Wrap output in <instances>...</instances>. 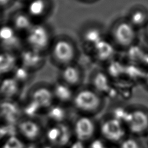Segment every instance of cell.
Instances as JSON below:
<instances>
[{"instance_id": "1", "label": "cell", "mask_w": 148, "mask_h": 148, "mask_svg": "<svg viewBox=\"0 0 148 148\" xmlns=\"http://www.w3.org/2000/svg\"><path fill=\"white\" fill-rule=\"evenodd\" d=\"M50 61L59 68L77 62L79 49L71 38L61 35L55 36L47 53Z\"/></svg>"}, {"instance_id": "2", "label": "cell", "mask_w": 148, "mask_h": 148, "mask_svg": "<svg viewBox=\"0 0 148 148\" xmlns=\"http://www.w3.org/2000/svg\"><path fill=\"white\" fill-rule=\"evenodd\" d=\"M108 38L117 50H127L137 44L138 30L123 17L117 19L112 24Z\"/></svg>"}, {"instance_id": "3", "label": "cell", "mask_w": 148, "mask_h": 148, "mask_svg": "<svg viewBox=\"0 0 148 148\" xmlns=\"http://www.w3.org/2000/svg\"><path fill=\"white\" fill-rule=\"evenodd\" d=\"M54 36L45 22L35 23L23 36L24 47L47 55Z\"/></svg>"}, {"instance_id": "4", "label": "cell", "mask_w": 148, "mask_h": 148, "mask_svg": "<svg viewBox=\"0 0 148 148\" xmlns=\"http://www.w3.org/2000/svg\"><path fill=\"white\" fill-rule=\"evenodd\" d=\"M72 103L79 111L88 114L100 109L103 98L102 95L91 86L82 87L75 91Z\"/></svg>"}, {"instance_id": "5", "label": "cell", "mask_w": 148, "mask_h": 148, "mask_svg": "<svg viewBox=\"0 0 148 148\" xmlns=\"http://www.w3.org/2000/svg\"><path fill=\"white\" fill-rule=\"evenodd\" d=\"M24 47L23 38L6 21L0 24V50L17 54Z\"/></svg>"}, {"instance_id": "6", "label": "cell", "mask_w": 148, "mask_h": 148, "mask_svg": "<svg viewBox=\"0 0 148 148\" xmlns=\"http://www.w3.org/2000/svg\"><path fill=\"white\" fill-rule=\"evenodd\" d=\"M124 125L127 130L134 135H141L147 134L148 131V112L141 108L129 110Z\"/></svg>"}, {"instance_id": "7", "label": "cell", "mask_w": 148, "mask_h": 148, "mask_svg": "<svg viewBox=\"0 0 148 148\" xmlns=\"http://www.w3.org/2000/svg\"><path fill=\"white\" fill-rule=\"evenodd\" d=\"M51 0H29L22 7L35 23L45 22L53 10Z\"/></svg>"}, {"instance_id": "8", "label": "cell", "mask_w": 148, "mask_h": 148, "mask_svg": "<svg viewBox=\"0 0 148 148\" xmlns=\"http://www.w3.org/2000/svg\"><path fill=\"white\" fill-rule=\"evenodd\" d=\"M46 54L24 47L18 53V64L35 73L46 62Z\"/></svg>"}, {"instance_id": "9", "label": "cell", "mask_w": 148, "mask_h": 148, "mask_svg": "<svg viewBox=\"0 0 148 148\" xmlns=\"http://www.w3.org/2000/svg\"><path fill=\"white\" fill-rule=\"evenodd\" d=\"M99 129L103 138L113 143L120 142L125 138L127 132L125 125L113 117L104 120Z\"/></svg>"}, {"instance_id": "10", "label": "cell", "mask_w": 148, "mask_h": 148, "mask_svg": "<svg viewBox=\"0 0 148 148\" xmlns=\"http://www.w3.org/2000/svg\"><path fill=\"white\" fill-rule=\"evenodd\" d=\"M28 99L34 102L40 109H48L55 101L51 86L37 84L31 87L28 92Z\"/></svg>"}, {"instance_id": "11", "label": "cell", "mask_w": 148, "mask_h": 148, "mask_svg": "<svg viewBox=\"0 0 148 148\" xmlns=\"http://www.w3.org/2000/svg\"><path fill=\"white\" fill-rule=\"evenodd\" d=\"M117 50L113 43L106 37L91 49L90 54L94 61L107 64L114 59Z\"/></svg>"}, {"instance_id": "12", "label": "cell", "mask_w": 148, "mask_h": 148, "mask_svg": "<svg viewBox=\"0 0 148 148\" xmlns=\"http://www.w3.org/2000/svg\"><path fill=\"white\" fill-rule=\"evenodd\" d=\"M6 21L23 37L35 23L22 6L13 10Z\"/></svg>"}, {"instance_id": "13", "label": "cell", "mask_w": 148, "mask_h": 148, "mask_svg": "<svg viewBox=\"0 0 148 148\" xmlns=\"http://www.w3.org/2000/svg\"><path fill=\"white\" fill-rule=\"evenodd\" d=\"M84 73L80 66L73 63L60 68L59 79L73 88H79L83 83Z\"/></svg>"}, {"instance_id": "14", "label": "cell", "mask_w": 148, "mask_h": 148, "mask_svg": "<svg viewBox=\"0 0 148 148\" xmlns=\"http://www.w3.org/2000/svg\"><path fill=\"white\" fill-rule=\"evenodd\" d=\"M23 87L12 74L0 76V99L17 101Z\"/></svg>"}, {"instance_id": "15", "label": "cell", "mask_w": 148, "mask_h": 148, "mask_svg": "<svg viewBox=\"0 0 148 148\" xmlns=\"http://www.w3.org/2000/svg\"><path fill=\"white\" fill-rule=\"evenodd\" d=\"M72 130L76 140L84 142L94 136L96 131V125L90 117L84 115L76 119Z\"/></svg>"}, {"instance_id": "16", "label": "cell", "mask_w": 148, "mask_h": 148, "mask_svg": "<svg viewBox=\"0 0 148 148\" xmlns=\"http://www.w3.org/2000/svg\"><path fill=\"white\" fill-rule=\"evenodd\" d=\"M16 127L18 135L24 140L34 142L42 134L40 125L37 121L30 118L20 119Z\"/></svg>"}, {"instance_id": "17", "label": "cell", "mask_w": 148, "mask_h": 148, "mask_svg": "<svg viewBox=\"0 0 148 148\" xmlns=\"http://www.w3.org/2000/svg\"><path fill=\"white\" fill-rule=\"evenodd\" d=\"M106 35L103 29L98 25H88L81 32L80 39L84 47L90 51L100 41L105 38Z\"/></svg>"}, {"instance_id": "18", "label": "cell", "mask_w": 148, "mask_h": 148, "mask_svg": "<svg viewBox=\"0 0 148 148\" xmlns=\"http://www.w3.org/2000/svg\"><path fill=\"white\" fill-rule=\"evenodd\" d=\"M125 18L139 31L148 24V10L142 5H136L129 10Z\"/></svg>"}, {"instance_id": "19", "label": "cell", "mask_w": 148, "mask_h": 148, "mask_svg": "<svg viewBox=\"0 0 148 148\" xmlns=\"http://www.w3.org/2000/svg\"><path fill=\"white\" fill-rule=\"evenodd\" d=\"M54 98L61 103L72 102L75 89L66 83L58 80L51 86Z\"/></svg>"}, {"instance_id": "20", "label": "cell", "mask_w": 148, "mask_h": 148, "mask_svg": "<svg viewBox=\"0 0 148 148\" xmlns=\"http://www.w3.org/2000/svg\"><path fill=\"white\" fill-rule=\"evenodd\" d=\"M18 64L17 54L0 50V76L12 74Z\"/></svg>"}, {"instance_id": "21", "label": "cell", "mask_w": 148, "mask_h": 148, "mask_svg": "<svg viewBox=\"0 0 148 148\" xmlns=\"http://www.w3.org/2000/svg\"><path fill=\"white\" fill-rule=\"evenodd\" d=\"M110 78L105 72L99 71L94 73L92 77V85L90 86L101 94L110 88Z\"/></svg>"}, {"instance_id": "22", "label": "cell", "mask_w": 148, "mask_h": 148, "mask_svg": "<svg viewBox=\"0 0 148 148\" xmlns=\"http://www.w3.org/2000/svg\"><path fill=\"white\" fill-rule=\"evenodd\" d=\"M34 73L18 64L12 73L14 79L23 87L28 84L34 78Z\"/></svg>"}, {"instance_id": "23", "label": "cell", "mask_w": 148, "mask_h": 148, "mask_svg": "<svg viewBox=\"0 0 148 148\" xmlns=\"http://www.w3.org/2000/svg\"><path fill=\"white\" fill-rule=\"evenodd\" d=\"M108 72H105L110 79H113L115 77H119L123 75H124L125 66L120 63L118 61H116L114 59L108 63L107 64Z\"/></svg>"}, {"instance_id": "24", "label": "cell", "mask_w": 148, "mask_h": 148, "mask_svg": "<svg viewBox=\"0 0 148 148\" xmlns=\"http://www.w3.org/2000/svg\"><path fill=\"white\" fill-rule=\"evenodd\" d=\"M47 110L49 117L56 124L62 123L66 117L65 110L61 105L53 104Z\"/></svg>"}, {"instance_id": "25", "label": "cell", "mask_w": 148, "mask_h": 148, "mask_svg": "<svg viewBox=\"0 0 148 148\" xmlns=\"http://www.w3.org/2000/svg\"><path fill=\"white\" fill-rule=\"evenodd\" d=\"M25 146L24 140L18 135H15L6 136L0 145L1 148H25Z\"/></svg>"}, {"instance_id": "26", "label": "cell", "mask_w": 148, "mask_h": 148, "mask_svg": "<svg viewBox=\"0 0 148 148\" xmlns=\"http://www.w3.org/2000/svg\"><path fill=\"white\" fill-rule=\"evenodd\" d=\"M61 135V130L59 123L53 125L47 130L46 136L47 140L52 145L57 146Z\"/></svg>"}, {"instance_id": "27", "label": "cell", "mask_w": 148, "mask_h": 148, "mask_svg": "<svg viewBox=\"0 0 148 148\" xmlns=\"http://www.w3.org/2000/svg\"><path fill=\"white\" fill-rule=\"evenodd\" d=\"M128 113L129 110H127L126 109L123 107H117L114 110L112 117L118 120L124 124Z\"/></svg>"}, {"instance_id": "28", "label": "cell", "mask_w": 148, "mask_h": 148, "mask_svg": "<svg viewBox=\"0 0 148 148\" xmlns=\"http://www.w3.org/2000/svg\"><path fill=\"white\" fill-rule=\"evenodd\" d=\"M120 148H141V146L136 139L125 138L120 142Z\"/></svg>"}, {"instance_id": "29", "label": "cell", "mask_w": 148, "mask_h": 148, "mask_svg": "<svg viewBox=\"0 0 148 148\" xmlns=\"http://www.w3.org/2000/svg\"><path fill=\"white\" fill-rule=\"evenodd\" d=\"M17 0H0V10L5 12L6 10L11 8Z\"/></svg>"}, {"instance_id": "30", "label": "cell", "mask_w": 148, "mask_h": 148, "mask_svg": "<svg viewBox=\"0 0 148 148\" xmlns=\"http://www.w3.org/2000/svg\"><path fill=\"white\" fill-rule=\"evenodd\" d=\"M106 146L103 142L101 140L95 139L90 144V148H104Z\"/></svg>"}, {"instance_id": "31", "label": "cell", "mask_w": 148, "mask_h": 148, "mask_svg": "<svg viewBox=\"0 0 148 148\" xmlns=\"http://www.w3.org/2000/svg\"><path fill=\"white\" fill-rule=\"evenodd\" d=\"M70 148H86L83 142L76 140L75 142L71 143Z\"/></svg>"}, {"instance_id": "32", "label": "cell", "mask_w": 148, "mask_h": 148, "mask_svg": "<svg viewBox=\"0 0 148 148\" xmlns=\"http://www.w3.org/2000/svg\"><path fill=\"white\" fill-rule=\"evenodd\" d=\"M143 82L144 83V85H145L146 88L148 90V68L146 69L145 78H144Z\"/></svg>"}, {"instance_id": "33", "label": "cell", "mask_w": 148, "mask_h": 148, "mask_svg": "<svg viewBox=\"0 0 148 148\" xmlns=\"http://www.w3.org/2000/svg\"><path fill=\"white\" fill-rule=\"evenodd\" d=\"M4 18H5V12L0 10V24H2L3 21H5Z\"/></svg>"}, {"instance_id": "34", "label": "cell", "mask_w": 148, "mask_h": 148, "mask_svg": "<svg viewBox=\"0 0 148 148\" xmlns=\"http://www.w3.org/2000/svg\"><path fill=\"white\" fill-rule=\"evenodd\" d=\"M144 29H145V37L148 42V24L144 28Z\"/></svg>"}, {"instance_id": "35", "label": "cell", "mask_w": 148, "mask_h": 148, "mask_svg": "<svg viewBox=\"0 0 148 148\" xmlns=\"http://www.w3.org/2000/svg\"><path fill=\"white\" fill-rule=\"evenodd\" d=\"M28 1H29V0H17V2H19V3H20L23 5L25 2H27Z\"/></svg>"}, {"instance_id": "36", "label": "cell", "mask_w": 148, "mask_h": 148, "mask_svg": "<svg viewBox=\"0 0 148 148\" xmlns=\"http://www.w3.org/2000/svg\"><path fill=\"white\" fill-rule=\"evenodd\" d=\"M81 1H83L84 2H93L97 0H80Z\"/></svg>"}, {"instance_id": "37", "label": "cell", "mask_w": 148, "mask_h": 148, "mask_svg": "<svg viewBox=\"0 0 148 148\" xmlns=\"http://www.w3.org/2000/svg\"><path fill=\"white\" fill-rule=\"evenodd\" d=\"M104 148H111V147H108V146H106Z\"/></svg>"}, {"instance_id": "38", "label": "cell", "mask_w": 148, "mask_h": 148, "mask_svg": "<svg viewBox=\"0 0 148 148\" xmlns=\"http://www.w3.org/2000/svg\"><path fill=\"white\" fill-rule=\"evenodd\" d=\"M147 139H148V131H147Z\"/></svg>"}, {"instance_id": "39", "label": "cell", "mask_w": 148, "mask_h": 148, "mask_svg": "<svg viewBox=\"0 0 148 148\" xmlns=\"http://www.w3.org/2000/svg\"><path fill=\"white\" fill-rule=\"evenodd\" d=\"M0 148H1V147H0Z\"/></svg>"}]
</instances>
